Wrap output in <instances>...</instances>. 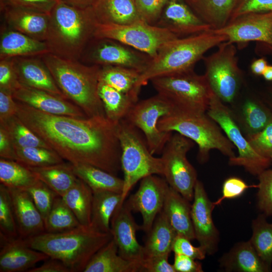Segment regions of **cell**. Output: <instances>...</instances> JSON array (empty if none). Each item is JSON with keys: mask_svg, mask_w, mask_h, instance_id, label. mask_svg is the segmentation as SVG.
Masks as SVG:
<instances>
[{"mask_svg": "<svg viewBox=\"0 0 272 272\" xmlns=\"http://www.w3.org/2000/svg\"><path fill=\"white\" fill-rule=\"evenodd\" d=\"M16 101L17 116L63 160L91 165L115 175L121 169L119 122L105 116L48 114Z\"/></svg>", "mask_w": 272, "mask_h": 272, "instance_id": "obj_1", "label": "cell"}, {"mask_svg": "<svg viewBox=\"0 0 272 272\" xmlns=\"http://www.w3.org/2000/svg\"><path fill=\"white\" fill-rule=\"evenodd\" d=\"M49 16L45 41L49 52L62 58L80 60L94 38L98 23L92 6L80 8L58 0Z\"/></svg>", "mask_w": 272, "mask_h": 272, "instance_id": "obj_2", "label": "cell"}, {"mask_svg": "<svg viewBox=\"0 0 272 272\" xmlns=\"http://www.w3.org/2000/svg\"><path fill=\"white\" fill-rule=\"evenodd\" d=\"M112 238L111 233L80 225L58 233L43 232L23 239L28 246L62 261L72 272H83L93 255Z\"/></svg>", "mask_w": 272, "mask_h": 272, "instance_id": "obj_3", "label": "cell"}, {"mask_svg": "<svg viewBox=\"0 0 272 272\" xmlns=\"http://www.w3.org/2000/svg\"><path fill=\"white\" fill-rule=\"evenodd\" d=\"M41 56L67 99L87 117H106L98 93L100 66L62 58L50 52Z\"/></svg>", "mask_w": 272, "mask_h": 272, "instance_id": "obj_4", "label": "cell"}, {"mask_svg": "<svg viewBox=\"0 0 272 272\" xmlns=\"http://www.w3.org/2000/svg\"><path fill=\"white\" fill-rule=\"evenodd\" d=\"M226 41L225 36L211 30L170 41L160 49L147 69L141 73L138 87L141 89L158 77L193 70L195 63L202 59L206 52Z\"/></svg>", "mask_w": 272, "mask_h": 272, "instance_id": "obj_5", "label": "cell"}, {"mask_svg": "<svg viewBox=\"0 0 272 272\" xmlns=\"http://www.w3.org/2000/svg\"><path fill=\"white\" fill-rule=\"evenodd\" d=\"M158 127L163 132H177L195 143L198 147V161L201 163L208 160L210 152L213 149L229 158L236 156L234 145L207 113L177 109L160 118Z\"/></svg>", "mask_w": 272, "mask_h": 272, "instance_id": "obj_6", "label": "cell"}, {"mask_svg": "<svg viewBox=\"0 0 272 272\" xmlns=\"http://www.w3.org/2000/svg\"><path fill=\"white\" fill-rule=\"evenodd\" d=\"M118 137L121 147V167L123 173L122 202L134 185L151 175H163L161 158L154 156L140 130L125 119L120 121Z\"/></svg>", "mask_w": 272, "mask_h": 272, "instance_id": "obj_7", "label": "cell"}, {"mask_svg": "<svg viewBox=\"0 0 272 272\" xmlns=\"http://www.w3.org/2000/svg\"><path fill=\"white\" fill-rule=\"evenodd\" d=\"M150 81L157 94L178 109L207 113L213 92L205 75H197L192 70L158 77Z\"/></svg>", "mask_w": 272, "mask_h": 272, "instance_id": "obj_8", "label": "cell"}, {"mask_svg": "<svg viewBox=\"0 0 272 272\" xmlns=\"http://www.w3.org/2000/svg\"><path fill=\"white\" fill-rule=\"evenodd\" d=\"M207 114L237 149L238 155L229 158L230 165L242 166L249 173L257 176L271 165V159L259 155L252 148L235 120L232 110L214 93Z\"/></svg>", "mask_w": 272, "mask_h": 272, "instance_id": "obj_9", "label": "cell"}, {"mask_svg": "<svg viewBox=\"0 0 272 272\" xmlns=\"http://www.w3.org/2000/svg\"><path fill=\"white\" fill-rule=\"evenodd\" d=\"M217 51L203 56L204 74L214 94L224 103L235 99L243 81L238 66L237 49L227 41L220 43Z\"/></svg>", "mask_w": 272, "mask_h": 272, "instance_id": "obj_10", "label": "cell"}, {"mask_svg": "<svg viewBox=\"0 0 272 272\" xmlns=\"http://www.w3.org/2000/svg\"><path fill=\"white\" fill-rule=\"evenodd\" d=\"M177 38L168 30L143 20L126 25L98 23L94 34V38L116 40L152 58L164 45Z\"/></svg>", "mask_w": 272, "mask_h": 272, "instance_id": "obj_11", "label": "cell"}, {"mask_svg": "<svg viewBox=\"0 0 272 272\" xmlns=\"http://www.w3.org/2000/svg\"><path fill=\"white\" fill-rule=\"evenodd\" d=\"M194 142L177 133L172 134L160 157L163 167L162 176L169 185L189 201L193 199L197 173L187 159Z\"/></svg>", "mask_w": 272, "mask_h": 272, "instance_id": "obj_12", "label": "cell"}, {"mask_svg": "<svg viewBox=\"0 0 272 272\" xmlns=\"http://www.w3.org/2000/svg\"><path fill=\"white\" fill-rule=\"evenodd\" d=\"M177 109L171 102L157 94L138 101L124 119L143 132L152 154H161L172 132L161 131L158 127V122L160 118Z\"/></svg>", "mask_w": 272, "mask_h": 272, "instance_id": "obj_13", "label": "cell"}, {"mask_svg": "<svg viewBox=\"0 0 272 272\" xmlns=\"http://www.w3.org/2000/svg\"><path fill=\"white\" fill-rule=\"evenodd\" d=\"M152 59L149 55L116 40L93 38L84 50L80 60L87 64L127 67L142 73Z\"/></svg>", "mask_w": 272, "mask_h": 272, "instance_id": "obj_14", "label": "cell"}, {"mask_svg": "<svg viewBox=\"0 0 272 272\" xmlns=\"http://www.w3.org/2000/svg\"><path fill=\"white\" fill-rule=\"evenodd\" d=\"M151 175L141 180L137 191L124 203L132 211L140 213L143 219L141 230L148 233L163 209L170 186L166 179Z\"/></svg>", "mask_w": 272, "mask_h": 272, "instance_id": "obj_15", "label": "cell"}, {"mask_svg": "<svg viewBox=\"0 0 272 272\" xmlns=\"http://www.w3.org/2000/svg\"><path fill=\"white\" fill-rule=\"evenodd\" d=\"M211 31L225 36L227 41L234 44L258 41L272 48V11L247 14Z\"/></svg>", "mask_w": 272, "mask_h": 272, "instance_id": "obj_16", "label": "cell"}, {"mask_svg": "<svg viewBox=\"0 0 272 272\" xmlns=\"http://www.w3.org/2000/svg\"><path fill=\"white\" fill-rule=\"evenodd\" d=\"M191 216L195 239L207 254L218 249L219 233L212 218L215 206L209 198L202 183L197 180L194 189Z\"/></svg>", "mask_w": 272, "mask_h": 272, "instance_id": "obj_17", "label": "cell"}, {"mask_svg": "<svg viewBox=\"0 0 272 272\" xmlns=\"http://www.w3.org/2000/svg\"><path fill=\"white\" fill-rule=\"evenodd\" d=\"M131 212L124 202L120 204L111 218L110 233L117 246L118 254L141 265L145 257L144 247L139 243L136 233L141 230V226L137 224Z\"/></svg>", "mask_w": 272, "mask_h": 272, "instance_id": "obj_18", "label": "cell"}, {"mask_svg": "<svg viewBox=\"0 0 272 272\" xmlns=\"http://www.w3.org/2000/svg\"><path fill=\"white\" fill-rule=\"evenodd\" d=\"M155 25L168 30L178 37L211 30V27L194 13L185 0H168Z\"/></svg>", "mask_w": 272, "mask_h": 272, "instance_id": "obj_19", "label": "cell"}, {"mask_svg": "<svg viewBox=\"0 0 272 272\" xmlns=\"http://www.w3.org/2000/svg\"><path fill=\"white\" fill-rule=\"evenodd\" d=\"M14 99L43 112L79 118L87 117L77 105L52 93L20 85L13 93Z\"/></svg>", "mask_w": 272, "mask_h": 272, "instance_id": "obj_20", "label": "cell"}, {"mask_svg": "<svg viewBox=\"0 0 272 272\" xmlns=\"http://www.w3.org/2000/svg\"><path fill=\"white\" fill-rule=\"evenodd\" d=\"M0 271H27L49 257L25 244L19 237L8 238L0 234Z\"/></svg>", "mask_w": 272, "mask_h": 272, "instance_id": "obj_21", "label": "cell"}, {"mask_svg": "<svg viewBox=\"0 0 272 272\" xmlns=\"http://www.w3.org/2000/svg\"><path fill=\"white\" fill-rule=\"evenodd\" d=\"M12 58L18 80L21 85L67 99L57 86L41 56Z\"/></svg>", "mask_w": 272, "mask_h": 272, "instance_id": "obj_22", "label": "cell"}, {"mask_svg": "<svg viewBox=\"0 0 272 272\" xmlns=\"http://www.w3.org/2000/svg\"><path fill=\"white\" fill-rule=\"evenodd\" d=\"M8 189L19 237L25 239L45 232L44 219L29 193L21 189Z\"/></svg>", "mask_w": 272, "mask_h": 272, "instance_id": "obj_23", "label": "cell"}, {"mask_svg": "<svg viewBox=\"0 0 272 272\" xmlns=\"http://www.w3.org/2000/svg\"><path fill=\"white\" fill-rule=\"evenodd\" d=\"M5 24L34 39L45 41L50 16L29 9L6 6L1 8Z\"/></svg>", "mask_w": 272, "mask_h": 272, "instance_id": "obj_24", "label": "cell"}, {"mask_svg": "<svg viewBox=\"0 0 272 272\" xmlns=\"http://www.w3.org/2000/svg\"><path fill=\"white\" fill-rule=\"evenodd\" d=\"M49 52L45 41L34 39L6 24L1 27L0 59L41 56Z\"/></svg>", "mask_w": 272, "mask_h": 272, "instance_id": "obj_25", "label": "cell"}, {"mask_svg": "<svg viewBox=\"0 0 272 272\" xmlns=\"http://www.w3.org/2000/svg\"><path fill=\"white\" fill-rule=\"evenodd\" d=\"M226 271L269 272L271 269L260 258L250 241L236 243L220 259Z\"/></svg>", "mask_w": 272, "mask_h": 272, "instance_id": "obj_26", "label": "cell"}, {"mask_svg": "<svg viewBox=\"0 0 272 272\" xmlns=\"http://www.w3.org/2000/svg\"><path fill=\"white\" fill-rule=\"evenodd\" d=\"M234 117L246 138L261 131L272 121V112L263 100L250 98L233 112Z\"/></svg>", "mask_w": 272, "mask_h": 272, "instance_id": "obj_27", "label": "cell"}, {"mask_svg": "<svg viewBox=\"0 0 272 272\" xmlns=\"http://www.w3.org/2000/svg\"><path fill=\"white\" fill-rule=\"evenodd\" d=\"M92 8L100 24L126 25L143 20L135 0H96Z\"/></svg>", "mask_w": 272, "mask_h": 272, "instance_id": "obj_28", "label": "cell"}, {"mask_svg": "<svg viewBox=\"0 0 272 272\" xmlns=\"http://www.w3.org/2000/svg\"><path fill=\"white\" fill-rule=\"evenodd\" d=\"M189 201L170 186L167 191L162 211L177 234L190 240L195 239Z\"/></svg>", "mask_w": 272, "mask_h": 272, "instance_id": "obj_29", "label": "cell"}, {"mask_svg": "<svg viewBox=\"0 0 272 272\" xmlns=\"http://www.w3.org/2000/svg\"><path fill=\"white\" fill-rule=\"evenodd\" d=\"M139 272L140 264L122 257L117 246L112 238L90 259L83 272Z\"/></svg>", "mask_w": 272, "mask_h": 272, "instance_id": "obj_30", "label": "cell"}, {"mask_svg": "<svg viewBox=\"0 0 272 272\" xmlns=\"http://www.w3.org/2000/svg\"><path fill=\"white\" fill-rule=\"evenodd\" d=\"M147 234L143 246L145 257L170 254L177 234L162 210Z\"/></svg>", "mask_w": 272, "mask_h": 272, "instance_id": "obj_31", "label": "cell"}, {"mask_svg": "<svg viewBox=\"0 0 272 272\" xmlns=\"http://www.w3.org/2000/svg\"><path fill=\"white\" fill-rule=\"evenodd\" d=\"M194 13L212 30L223 28L229 21L235 0H185Z\"/></svg>", "mask_w": 272, "mask_h": 272, "instance_id": "obj_32", "label": "cell"}, {"mask_svg": "<svg viewBox=\"0 0 272 272\" xmlns=\"http://www.w3.org/2000/svg\"><path fill=\"white\" fill-rule=\"evenodd\" d=\"M91 225L103 232L110 233V221L117 207L122 202L121 193L111 191L93 192Z\"/></svg>", "mask_w": 272, "mask_h": 272, "instance_id": "obj_33", "label": "cell"}, {"mask_svg": "<svg viewBox=\"0 0 272 272\" xmlns=\"http://www.w3.org/2000/svg\"><path fill=\"white\" fill-rule=\"evenodd\" d=\"M28 167L40 180L60 196L67 191L79 178L69 162L40 167Z\"/></svg>", "mask_w": 272, "mask_h": 272, "instance_id": "obj_34", "label": "cell"}, {"mask_svg": "<svg viewBox=\"0 0 272 272\" xmlns=\"http://www.w3.org/2000/svg\"><path fill=\"white\" fill-rule=\"evenodd\" d=\"M71 164L76 176L85 182L93 192L111 191L122 193L123 180L116 175L89 164Z\"/></svg>", "mask_w": 272, "mask_h": 272, "instance_id": "obj_35", "label": "cell"}, {"mask_svg": "<svg viewBox=\"0 0 272 272\" xmlns=\"http://www.w3.org/2000/svg\"><path fill=\"white\" fill-rule=\"evenodd\" d=\"M98 93L106 118L115 123L124 119L132 107L138 101V99L101 82L99 83Z\"/></svg>", "mask_w": 272, "mask_h": 272, "instance_id": "obj_36", "label": "cell"}, {"mask_svg": "<svg viewBox=\"0 0 272 272\" xmlns=\"http://www.w3.org/2000/svg\"><path fill=\"white\" fill-rule=\"evenodd\" d=\"M140 74L139 71L127 67L103 65L100 66L99 78V82L138 99L141 89L137 84Z\"/></svg>", "mask_w": 272, "mask_h": 272, "instance_id": "obj_37", "label": "cell"}, {"mask_svg": "<svg viewBox=\"0 0 272 272\" xmlns=\"http://www.w3.org/2000/svg\"><path fill=\"white\" fill-rule=\"evenodd\" d=\"M93 195L91 188L78 178L75 184L61 197L81 225H90Z\"/></svg>", "mask_w": 272, "mask_h": 272, "instance_id": "obj_38", "label": "cell"}, {"mask_svg": "<svg viewBox=\"0 0 272 272\" xmlns=\"http://www.w3.org/2000/svg\"><path fill=\"white\" fill-rule=\"evenodd\" d=\"M38 180L28 167L15 160L0 159V182L7 187L23 189Z\"/></svg>", "mask_w": 272, "mask_h": 272, "instance_id": "obj_39", "label": "cell"}, {"mask_svg": "<svg viewBox=\"0 0 272 272\" xmlns=\"http://www.w3.org/2000/svg\"><path fill=\"white\" fill-rule=\"evenodd\" d=\"M263 214L259 215L252 223V234L249 240L262 261L270 268L272 265V223Z\"/></svg>", "mask_w": 272, "mask_h": 272, "instance_id": "obj_40", "label": "cell"}, {"mask_svg": "<svg viewBox=\"0 0 272 272\" xmlns=\"http://www.w3.org/2000/svg\"><path fill=\"white\" fill-rule=\"evenodd\" d=\"M44 224L45 232L48 233L64 232L81 225L59 195L55 197L52 208L44 220Z\"/></svg>", "mask_w": 272, "mask_h": 272, "instance_id": "obj_41", "label": "cell"}, {"mask_svg": "<svg viewBox=\"0 0 272 272\" xmlns=\"http://www.w3.org/2000/svg\"><path fill=\"white\" fill-rule=\"evenodd\" d=\"M8 132L15 148L43 147L51 149L32 129L27 126L17 115L0 123Z\"/></svg>", "mask_w": 272, "mask_h": 272, "instance_id": "obj_42", "label": "cell"}, {"mask_svg": "<svg viewBox=\"0 0 272 272\" xmlns=\"http://www.w3.org/2000/svg\"><path fill=\"white\" fill-rule=\"evenodd\" d=\"M16 161L30 167H40L64 163L52 149L43 147L16 148Z\"/></svg>", "mask_w": 272, "mask_h": 272, "instance_id": "obj_43", "label": "cell"}, {"mask_svg": "<svg viewBox=\"0 0 272 272\" xmlns=\"http://www.w3.org/2000/svg\"><path fill=\"white\" fill-rule=\"evenodd\" d=\"M0 234L11 238L19 237L9 190L1 183L0 184Z\"/></svg>", "mask_w": 272, "mask_h": 272, "instance_id": "obj_44", "label": "cell"}, {"mask_svg": "<svg viewBox=\"0 0 272 272\" xmlns=\"http://www.w3.org/2000/svg\"><path fill=\"white\" fill-rule=\"evenodd\" d=\"M23 190L29 193L44 221L58 195L39 179Z\"/></svg>", "mask_w": 272, "mask_h": 272, "instance_id": "obj_45", "label": "cell"}, {"mask_svg": "<svg viewBox=\"0 0 272 272\" xmlns=\"http://www.w3.org/2000/svg\"><path fill=\"white\" fill-rule=\"evenodd\" d=\"M257 206L265 216H272V168L267 169L258 176Z\"/></svg>", "mask_w": 272, "mask_h": 272, "instance_id": "obj_46", "label": "cell"}, {"mask_svg": "<svg viewBox=\"0 0 272 272\" xmlns=\"http://www.w3.org/2000/svg\"><path fill=\"white\" fill-rule=\"evenodd\" d=\"M272 11V0H235L229 22L242 15Z\"/></svg>", "mask_w": 272, "mask_h": 272, "instance_id": "obj_47", "label": "cell"}, {"mask_svg": "<svg viewBox=\"0 0 272 272\" xmlns=\"http://www.w3.org/2000/svg\"><path fill=\"white\" fill-rule=\"evenodd\" d=\"M246 139L258 154L272 161V121L259 132Z\"/></svg>", "mask_w": 272, "mask_h": 272, "instance_id": "obj_48", "label": "cell"}, {"mask_svg": "<svg viewBox=\"0 0 272 272\" xmlns=\"http://www.w3.org/2000/svg\"><path fill=\"white\" fill-rule=\"evenodd\" d=\"M167 1L135 0V3L142 19L149 24L155 25Z\"/></svg>", "mask_w": 272, "mask_h": 272, "instance_id": "obj_49", "label": "cell"}, {"mask_svg": "<svg viewBox=\"0 0 272 272\" xmlns=\"http://www.w3.org/2000/svg\"><path fill=\"white\" fill-rule=\"evenodd\" d=\"M0 60V89L13 93L21 84L18 80L13 58Z\"/></svg>", "mask_w": 272, "mask_h": 272, "instance_id": "obj_50", "label": "cell"}, {"mask_svg": "<svg viewBox=\"0 0 272 272\" xmlns=\"http://www.w3.org/2000/svg\"><path fill=\"white\" fill-rule=\"evenodd\" d=\"M58 0H0V7L6 6L29 9L50 14Z\"/></svg>", "mask_w": 272, "mask_h": 272, "instance_id": "obj_51", "label": "cell"}, {"mask_svg": "<svg viewBox=\"0 0 272 272\" xmlns=\"http://www.w3.org/2000/svg\"><path fill=\"white\" fill-rule=\"evenodd\" d=\"M187 238L177 234L172 248L174 253L183 254L194 259L202 260L205 258L207 253L200 246H194Z\"/></svg>", "mask_w": 272, "mask_h": 272, "instance_id": "obj_52", "label": "cell"}, {"mask_svg": "<svg viewBox=\"0 0 272 272\" xmlns=\"http://www.w3.org/2000/svg\"><path fill=\"white\" fill-rule=\"evenodd\" d=\"M244 180L237 177H230L226 179L222 186V196L214 202L216 206L224 199L237 198L250 187Z\"/></svg>", "mask_w": 272, "mask_h": 272, "instance_id": "obj_53", "label": "cell"}, {"mask_svg": "<svg viewBox=\"0 0 272 272\" xmlns=\"http://www.w3.org/2000/svg\"><path fill=\"white\" fill-rule=\"evenodd\" d=\"M168 254L145 257L142 260L141 271L176 272L173 264L168 262Z\"/></svg>", "mask_w": 272, "mask_h": 272, "instance_id": "obj_54", "label": "cell"}, {"mask_svg": "<svg viewBox=\"0 0 272 272\" xmlns=\"http://www.w3.org/2000/svg\"><path fill=\"white\" fill-rule=\"evenodd\" d=\"M17 103L13 93L0 89V123L16 115Z\"/></svg>", "mask_w": 272, "mask_h": 272, "instance_id": "obj_55", "label": "cell"}, {"mask_svg": "<svg viewBox=\"0 0 272 272\" xmlns=\"http://www.w3.org/2000/svg\"><path fill=\"white\" fill-rule=\"evenodd\" d=\"M176 272H202L201 264L187 256L174 253L173 264Z\"/></svg>", "mask_w": 272, "mask_h": 272, "instance_id": "obj_56", "label": "cell"}, {"mask_svg": "<svg viewBox=\"0 0 272 272\" xmlns=\"http://www.w3.org/2000/svg\"><path fill=\"white\" fill-rule=\"evenodd\" d=\"M0 157L1 158L17 160L15 148L12 139L6 129L0 125Z\"/></svg>", "mask_w": 272, "mask_h": 272, "instance_id": "obj_57", "label": "cell"}, {"mask_svg": "<svg viewBox=\"0 0 272 272\" xmlns=\"http://www.w3.org/2000/svg\"><path fill=\"white\" fill-rule=\"evenodd\" d=\"M27 272H72L62 261L57 259L49 258L40 266L34 267Z\"/></svg>", "mask_w": 272, "mask_h": 272, "instance_id": "obj_58", "label": "cell"}, {"mask_svg": "<svg viewBox=\"0 0 272 272\" xmlns=\"http://www.w3.org/2000/svg\"><path fill=\"white\" fill-rule=\"evenodd\" d=\"M268 65L266 60L264 58L256 59L252 61L250 65L251 72L255 75H262Z\"/></svg>", "mask_w": 272, "mask_h": 272, "instance_id": "obj_59", "label": "cell"}, {"mask_svg": "<svg viewBox=\"0 0 272 272\" xmlns=\"http://www.w3.org/2000/svg\"><path fill=\"white\" fill-rule=\"evenodd\" d=\"M64 2L80 8H86L91 7L96 0H62Z\"/></svg>", "mask_w": 272, "mask_h": 272, "instance_id": "obj_60", "label": "cell"}, {"mask_svg": "<svg viewBox=\"0 0 272 272\" xmlns=\"http://www.w3.org/2000/svg\"><path fill=\"white\" fill-rule=\"evenodd\" d=\"M262 76L266 81L272 82V65H268Z\"/></svg>", "mask_w": 272, "mask_h": 272, "instance_id": "obj_61", "label": "cell"}, {"mask_svg": "<svg viewBox=\"0 0 272 272\" xmlns=\"http://www.w3.org/2000/svg\"><path fill=\"white\" fill-rule=\"evenodd\" d=\"M263 100L272 112V88L268 91L264 99Z\"/></svg>", "mask_w": 272, "mask_h": 272, "instance_id": "obj_62", "label": "cell"}]
</instances>
